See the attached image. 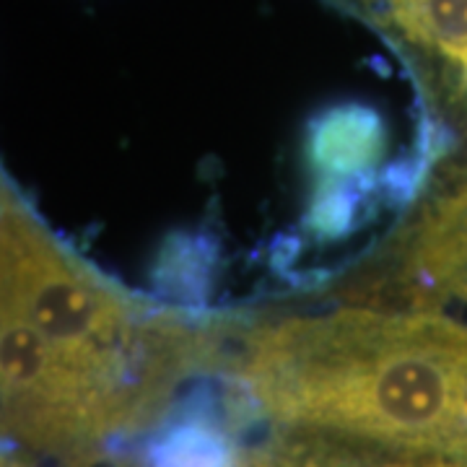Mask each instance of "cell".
Wrapping results in <instances>:
<instances>
[{
  "label": "cell",
  "mask_w": 467,
  "mask_h": 467,
  "mask_svg": "<svg viewBox=\"0 0 467 467\" xmlns=\"http://www.w3.org/2000/svg\"><path fill=\"white\" fill-rule=\"evenodd\" d=\"M447 457H454L460 462H467V367L457 395V413H454V429H451Z\"/></svg>",
  "instance_id": "cell-6"
},
{
  "label": "cell",
  "mask_w": 467,
  "mask_h": 467,
  "mask_svg": "<svg viewBox=\"0 0 467 467\" xmlns=\"http://www.w3.org/2000/svg\"><path fill=\"white\" fill-rule=\"evenodd\" d=\"M398 267L405 294L426 304L434 294L467 285V190L451 192L429 205L405 232Z\"/></svg>",
  "instance_id": "cell-3"
},
{
  "label": "cell",
  "mask_w": 467,
  "mask_h": 467,
  "mask_svg": "<svg viewBox=\"0 0 467 467\" xmlns=\"http://www.w3.org/2000/svg\"><path fill=\"white\" fill-rule=\"evenodd\" d=\"M3 315L21 319L133 420L208 343L143 309L67 252L14 187H3Z\"/></svg>",
  "instance_id": "cell-2"
},
{
  "label": "cell",
  "mask_w": 467,
  "mask_h": 467,
  "mask_svg": "<svg viewBox=\"0 0 467 467\" xmlns=\"http://www.w3.org/2000/svg\"><path fill=\"white\" fill-rule=\"evenodd\" d=\"M156 467H234V457L218 434L184 426L156 450Z\"/></svg>",
  "instance_id": "cell-4"
},
{
  "label": "cell",
  "mask_w": 467,
  "mask_h": 467,
  "mask_svg": "<svg viewBox=\"0 0 467 467\" xmlns=\"http://www.w3.org/2000/svg\"><path fill=\"white\" fill-rule=\"evenodd\" d=\"M465 291H467V285H465Z\"/></svg>",
  "instance_id": "cell-7"
},
{
  "label": "cell",
  "mask_w": 467,
  "mask_h": 467,
  "mask_svg": "<svg viewBox=\"0 0 467 467\" xmlns=\"http://www.w3.org/2000/svg\"><path fill=\"white\" fill-rule=\"evenodd\" d=\"M252 467H408L400 462H379V460H358V457H337L335 451H285L281 457L270 454L263 462H254Z\"/></svg>",
  "instance_id": "cell-5"
},
{
  "label": "cell",
  "mask_w": 467,
  "mask_h": 467,
  "mask_svg": "<svg viewBox=\"0 0 467 467\" xmlns=\"http://www.w3.org/2000/svg\"><path fill=\"white\" fill-rule=\"evenodd\" d=\"M465 367L467 327L436 312L343 309L257 327L239 371L281 423L447 454Z\"/></svg>",
  "instance_id": "cell-1"
}]
</instances>
